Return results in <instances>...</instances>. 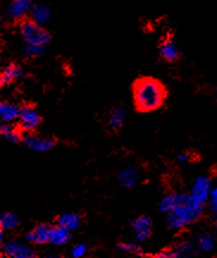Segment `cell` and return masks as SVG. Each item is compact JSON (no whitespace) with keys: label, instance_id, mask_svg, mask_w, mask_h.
Instances as JSON below:
<instances>
[{"label":"cell","instance_id":"obj_1","mask_svg":"<svg viewBox=\"0 0 217 258\" xmlns=\"http://www.w3.org/2000/svg\"><path fill=\"white\" fill-rule=\"evenodd\" d=\"M167 90L160 80L153 77H141L132 84V101L136 110L152 112L164 105Z\"/></svg>","mask_w":217,"mask_h":258},{"label":"cell","instance_id":"obj_2","mask_svg":"<svg viewBox=\"0 0 217 258\" xmlns=\"http://www.w3.org/2000/svg\"><path fill=\"white\" fill-rule=\"evenodd\" d=\"M203 213V208L196 206L187 198V201L179 207L174 209L171 213H168L167 224L173 230H181L187 226L193 224V222L198 220Z\"/></svg>","mask_w":217,"mask_h":258},{"label":"cell","instance_id":"obj_3","mask_svg":"<svg viewBox=\"0 0 217 258\" xmlns=\"http://www.w3.org/2000/svg\"><path fill=\"white\" fill-rule=\"evenodd\" d=\"M19 34L24 40L25 44H36V46H45L51 40L50 32L43 25L35 22L30 17L24 18L17 24Z\"/></svg>","mask_w":217,"mask_h":258},{"label":"cell","instance_id":"obj_4","mask_svg":"<svg viewBox=\"0 0 217 258\" xmlns=\"http://www.w3.org/2000/svg\"><path fill=\"white\" fill-rule=\"evenodd\" d=\"M211 180L206 176L197 177L193 182L192 189L189 195V200L196 206L204 209V206L209 201L210 194H211Z\"/></svg>","mask_w":217,"mask_h":258},{"label":"cell","instance_id":"obj_5","mask_svg":"<svg viewBox=\"0 0 217 258\" xmlns=\"http://www.w3.org/2000/svg\"><path fill=\"white\" fill-rule=\"evenodd\" d=\"M18 122L19 127L23 131L31 133V132L36 131L40 127V124L42 123V117L35 109V106H32L31 104H24L21 106V110H19Z\"/></svg>","mask_w":217,"mask_h":258},{"label":"cell","instance_id":"obj_6","mask_svg":"<svg viewBox=\"0 0 217 258\" xmlns=\"http://www.w3.org/2000/svg\"><path fill=\"white\" fill-rule=\"evenodd\" d=\"M4 253L9 258H35L36 253L31 245L18 240H9L4 244Z\"/></svg>","mask_w":217,"mask_h":258},{"label":"cell","instance_id":"obj_7","mask_svg":"<svg viewBox=\"0 0 217 258\" xmlns=\"http://www.w3.org/2000/svg\"><path fill=\"white\" fill-rule=\"evenodd\" d=\"M32 3L30 0H12L11 4L8 8V17L18 24L24 18L30 15Z\"/></svg>","mask_w":217,"mask_h":258},{"label":"cell","instance_id":"obj_8","mask_svg":"<svg viewBox=\"0 0 217 258\" xmlns=\"http://www.w3.org/2000/svg\"><path fill=\"white\" fill-rule=\"evenodd\" d=\"M24 143L30 150L35 151V152H48L55 145L54 139L41 137V135L32 133V132L25 135Z\"/></svg>","mask_w":217,"mask_h":258},{"label":"cell","instance_id":"obj_9","mask_svg":"<svg viewBox=\"0 0 217 258\" xmlns=\"http://www.w3.org/2000/svg\"><path fill=\"white\" fill-rule=\"evenodd\" d=\"M189 195L186 194H179V192H173L168 194L165 198L161 199V201L159 202V211L163 213H171L174 209L179 207L187 201Z\"/></svg>","mask_w":217,"mask_h":258},{"label":"cell","instance_id":"obj_10","mask_svg":"<svg viewBox=\"0 0 217 258\" xmlns=\"http://www.w3.org/2000/svg\"><path fill=\"white\" fill-rule=\"evenodd\" d=\"M159 53H160V56L165 61H167V62H174V61H177L180 57L179 50H178L176 43H174L173 38L171 36L164 37L160 41Z\"/></svg>","mask_w":217,"mask_h":258},{"label":"cell","instance_id":"obj_11","mask_svg":"<svg viewBox=\"0 0 217 258\" xmlns=\"http://www.w3.org/2000/svg\"><path fill=\"white\" fill-rule=\"evenodd\" d=\"M131 227L135 233L136 239L143 241L150 238L152 232V221L148 217L142 215V217H138L135 220H132Z\"/></svg>","mask_w":217,"mask_h":258},{"label":"cell","instance_id":"obj_12","mask_svg":"<svg viewBox=\"0 0 217 258\" xmlns=\"http://www.w3.org/2000/svg\"><path fill=\"white\" fill-rule=\"evenodd\" d=\"M23 69L22 66H19L18 63L11 62L3 70L2 74H0V85L2 86H8L14 84L16 80L21 79L23 77Z\"/></svg>","mask_w":217,"mask_h":258},{"label":"cell","instance_id":"obj_13","mask_svg":"<svg viewBox=\"0 0 217 258\" xmlns=\"http://www.w3.org/2000/svg\"><path fill=\"white\" fill-rule=\"evenodd\" d=\"M51 227L47 224L37 225L34 230L27 234V240L32 244H45L49 243Z\"/></svg>","mask_w":217,"mask_h":258},{"label":"cell","instance_id":"obj_14","mask_svg":"<svg viewBox=\"0 0 217 258\" xmlns=\"http://www.w3.org/2000/svg\"><path fill=\"white\" fill-rule=\"evenodd\" d=\"M127 120V110L124 106H115L110 110L108 115V124L112 131H118L125 123Z\"/></svg>","mask_w":217,"mask_h":258},{"label":"cell","instance_id":"obj_15","mask_svg":"<svg viewBox=\"0 0 217 258\" xmlns=\"http://www.w3.org/2000/svg\"><path fill=\"white\" fill-rule=\"evenodd\" d=\"M140 179V172L134 166H128L125 169H122L117 175L118 183L124 188H131Z\"/></svg>","mask_w":217,"mask_h":258},{"label":"cell","instance_id":"obj_16","mask_svg":"<svg viewBox=\"0 0 217 258\" xmlns=\"http://www.w3.org/2000/svg\"><path fill=\"white\" fill-rule=\"evenodd\" d=\"M19 110L21 106L10 102H3L0 104V117L4 121V123H12V122L18 120Z\"/></svg>","mask_w":217,"mask_h":258},{"label":"cell","instance_id":"obj_17","mask_svg":"<svg viewBox=\"0 0 217 258\" xmlns=\"http://www.w3.org/2000/svg\"><path fill=\"white\" fill-rule=\"evenodd\" d=\"M23 129L18 125H15L12 123H4L0 127V134L2 137L9 140L10 143H19V141L24 140L23 139V134H22Z\"/></svg>","mask_w":217,"mask_h":258},{"label":"cell","instance_id":"obj_18","mask_svg":"<svg viewBox=\"0 0 217 258\" xmlns=\"http://www.w3.org/2000/svg\"><path fill=\"white\" fill-rule=\"evenodd\" d=\"M80 222H82V220H80V217L77 213H63L57 219V225L70 232L77 230L80 226Z\"/></svg>","mask_w":217,"mask_h":258},{"label":"cell","instance_id":"obj_19","mask_svg":"<svg viewBox=\"0 0 217 258\" xmlns=\"http://www.w3.org/2000/svg\"><path fill=\"white\" fill-rule=\"evenodd\" d=\"M70 238V231L66 230V228L61 227V226H55L51 227L50 230V238L49 243L53 245H64Z\"/></svg>","mask_w":217,"mask_h":258},{"label":"cell","instance_id":"obj_20","mask_svg":"<svg viewBox=\"0 0 217 258\" xmlns=\"http://www.w3.org/2000/svg\"><path fill=\"white\" fill-rule=\"evenodd\" d=\"M29 17L34 19V21L37 22V23L43 25V23H45V22L50 18V10L44 5L32 4Z\"/></svg>","mask_w":217,"mask_h":258},{"label":"cell","instance_id":"obj_21","mask_svg":"<svg viewBox=\"0 0 217 258\" xmlns=\"http://www.w3.org/2000/svg\"><path fill=\"white\" fill-rule=\"evenodd\" d=\"M19 224V219L15 213L12 212H4L0 217V226L3 231L14 230Z\"/></svg>","mask_w":217,"mask_h":258},{"label":"cell","instance_id":"obj_22","mask_svg":"<svg viewBox=\"0 0 217 258\" xmlns=\"http://www.w3.org/2000/svg\"><path fill=\"white\" fill-rule=\"evenodd\" d=\"M45 46H36V44H25L23 53L29 59H36L44 54Z\"/></svg>","mask_w":217,"mask_h":258},{"label":"cell","instance_id":"obj_23","mask_svg":"<svg viewBox=\"0 0 217 258\" xmlns=\"http://www.w3.org/2000/svg\"><path fill=\"white\" fill-rule=\"evenodd\" d=\"M215 245V240H213V237L210 234H202L199 235L198 238V247L202 249L203 251H209L211 250Z\"/></svg>","mask_w":217,"mask_h":258},{"label":"cell","instance_id":"obj_24","mask_svg":"<svg viewBox=\"0 0 217 258\" xmlns=\"http://www.w3.org/2000/svg\"><path fill=\"white\" fill-rule=\"evenodd\" d=\"M174 251H176L177 256L178 258H189L191 257V254L193 253V247L191 246V244H180L179 246H177L176 249H174Z\"/></svg>","mask_w":217,"mask_h":258},{"label":"cell","instance_id":"obj_25","mask_svg":"<svg viewBox=\"0 0 217 258\" xmlns=\"http://www.w3.org/2000/svg\"><path fill=\"white\" fill-rule=\"evenodd\" d=\"M118 250L122 252H128V253H142V250L140 246L132 244V243H122L118 245Z\"/></svg>","mask_w":217,"mask_h":258},{"label":"cell","instance_id":"obj_26","mask_svg":"<svg viewBox=\"0 0 217 258\" xmlns=\"http://www.w3.org/2000/svg\"><path fill=\"white\" fill-rule=\"evenodd\" d=\"M87 247L85 244H78L76 246H73L72 249V257L73 258H83L86 254Z\"/></svg>","mask_w":217,"mask_h":258},{"label":"cell","instance_id":"obj_27","mask_svg":"<svg viewBox=\"0 0 217 258\" xmlns=\"http://www.w3.org/2000/svg\"><path fill=\"white\" fill-rule=\"evenodd\" d=\"M209 202H210V207H211L212 211L217 213V186L216 188H212L211 194H210Z\"/></svg>","mask_w":217,"mask_h":258},{"label":"cell","instance_id":"obj_28","mask_svg":"<svg viewBox=\"0 0 217 258\" xmlns=\"http://www.w3.org/2000/svg\"><path fill=\"white\" fill-rule=\"evenodd\" d=\"M155 258H178V256L174 250H168V251H164V252H160L159 254H157Z\"/></svg>","mask_w":217,"mask_h":258},{"label":"cell","instance_id":"obj_29","mask_svg":"<svg viewBox=\"0 0 217 258\" xmlns=\"http://www.w3.org/2000/svg\"><path fill=\"white\" fill-rule=\"evenodd\" d=\"M177 159H178V161H179V163H186V161L190 159V156L187 153H181L177 157Z\"/></svg>","mask_w":217,"mask_h":258},{"label":"cell","instance_id":"obj_30","mask_svg":"<svg viewBox=\"0 0 217 258\" xmlns=\"http://www.w3.org/2000/svg\"><path fill=\"white\" fill-rule=\"evenodd\" d=\"M47 258H61V257H59V256H48Z\"/></svg>","mask_w":217,"mask_h":258},{"label":"cell","instance_id":"obj_31","mask_svg":"<svg viewBox=\"0 0 217 258\" xmlns=\"http://www.w3.org/2000/svg\"><path fill=\"white\" fill-rule=\"evenodd\" d=\"M216 227H217V218H216Z\"/></svg>","mask_w":217,"mask_h":258},{"label":"cell","instance_id":"obj_32","mask_svg":"<svg viewBox=\"0 0 217 258\" xmlns=\"http://www.w3.org/2000/svg\"><path fill=\"white\" fill-rule=\"evenodd\" d=\"M3 258H6V257H3Z\"/></svg>","mask_w":217,"mask_h":258}]
</instances>
